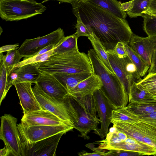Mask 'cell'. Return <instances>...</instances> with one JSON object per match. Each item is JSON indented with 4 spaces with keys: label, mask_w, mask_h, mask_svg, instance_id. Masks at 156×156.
Listing matches in <instances>:
<instances>
[{
    "label": "cell",
    "mask_w": 156,
    "mask_h": 156,
    "mask_svg": "<svg viewBox=\"0 0 156 156\" xmlns=\"http://www.w3.org/2000/svg\"><path fill=\"white\" fill-rule=\"evenodd\" d=\"M73 12L100 40L107 50L119 42L129 44L133 32L127 21L86 0H74Z\"/></svg>",
    "instance_id": "6da1fadb"
},
{
    "label": "cell",
    "mask_w": 156,
    "mask_h": 156,
    "mask_svg": "<svg viewBox=\"0 0 156 156\" xmlns=\"http://www.w3.org/2000/svg\"><path fill=\"white\" fill-rule=\"evenodd\" d=\"M62 102L73 124L74 128L80 132L79 136L85 139H89L88 134L91 131L98 129L100 122L96 115L93 94L78 98L69 93Z\"/></svg>",
    "instance_id": "7a4b0ae2"
},
{
    "label": "cell",
    "mask_w": 156,
    "mask_h": 156,
    "mask_svg": "<svg viewBox=\"0 0 156 156\" xmlns=\"http://www.w3.org/2000/svg\"><path fill=\"white\" fill-rule=\"evenodd\" d=\"M41 71L55 73L93 74L88 55L79 51L52 55L46 60L36 63Z\"/></svg>",
    "instance_id": "3957f363"
},
{
    "label": "cell",
    "mask_w": 156,
    "mask_h": 156,
    "mask_svg": "<svg viewBox=\"0 0 156 156\" xmlns=\"http://www.w3.org/2000/svg\"><path fill=\"white\" fill-rule=\"evenodd\" d=\"M87 55L93 69V74L98 75L103 83L100 89L114 109L126 106L129 102L128 94L115 74L110 73L100 60L94 49Z\"/></svg>",
    "instance_id": "277c9868"
},
{
    "label": "cell",
    "mask_w": 156,
    "mask_h": 156,
    "mask_svg": "<svg viewBox=\"0 0 156 156\" xmlns=\"http://www.w3.org/2000/svg\"><path fill=\"white\" fill-rule=\"evenodd\" d=\"M46 9L35 0H0V16L6 21L26 19L42 14Z\"/></svg>",
    "instance_id": "5b68a950"
},
{
    "label": "cell",
    "mask_w": 156,
    "mask_h": 156,
    "mask_svg": "<svg viewBox=\"0 0 156 156\" xmlns=\"http://www.w3.org/2000/svg\"><path fill=\"white\" fill-rule=\"evenodd\" d=\"M0 139L4 142L8 156H22V151L17 119L10 114H5L1 117Z\"/></svg>",
    "instance_id": "8992f818"
},
{
    "label": "cell",
    "mask_w": 156,
    "mask_h": 156,
    "mask_svg": "<svg viewBox=\"0 0 156 156\" xmlns=\"http://www.w3.org/2000/svg\"><path fill=\"white\" fill-rule=\"evenodd\" d=\"M65 133H60L35 142L30 143L19 133L22 156H55L59 141Z\"/></svg>",
    "instance_id": "52a82bcc"
},
{
    "label": "cell",
    "mask_w": 156,
    "mask_h": 156,
    "mask_svg": "<svg viewBox=\"0 0 156 156\" xmlns=\"http://www.w3.org/2000/svg\"><path fill=\"white\" fill-rule=\"evenodd\" d=\"M65 37L63 30L58 28L56 30L41 37L26 39L18 50L22 57L33 56L40 51L52 45H56L61 42Z\"/></svg>",
    "instance_id": "ba28073f"
},
{
    "label": "cell",
    "mask_w": 156,
    "mask_h": 156,
    "mask_svg": "<svg viewBox=\"0 0 156 156\" xmlns=\"http://www.w3.org/2000/svg\"><path fill=\"white\" fill-rule=\"evenodd\" d=\"M19 133L29 142L33 143L60 133H65L74 127L67 125H39L26 126L17 125Z\"/></svg>",
    "instance_id": "9c48e42d"
},
{
    "label": "cell",
    "mask_w": 156,
    "mask_h": 156,
    "mask_svg": "<svg viewBox=\"0 0 156 156\" xmlns=\"http://www.w3.org/2000/svg\"><path fill=\"white\" fill-rule=\"evenodd\" d=\"M93 94L101 123L100 128L94 131L103 138L108 133V127L111 123L112 111L114 109L101 89L96 90Z\"/></svg>",
    "instance_id": "30bf717a"
},
{
    "label": "cell",
    "mask_w": 156,
    "mask_h": 156,
    "mask_svg": "<svg viewBox=\"0 0 156 156\" xmlns=\"http://www.w3.org/2000/svg\"><path fill=\"white\" fill-rule=\"evenodd\" d=\"M97 142L100 144L97 148L100 150L128 151L138 152L144 155L156 156V148L130 137H128L125 141L116 143H109L105 140Z\"/></svg>",
    "instance_id": "8fae6325"
},
{
    "label": "cell",
    "mask_w": 156,
    "mask_h": 156,
    "mask_svg": "<svg viewBox=\"0 0 156 156\" xmlns=\"http://www.w3.org/2000/svg\"><path fill=\"white\" fill-rule=\"evenodd\" d=\"M32 89L41 109L49 111L74 127L73 124L67 114L62 101L59 102L49 96L37 83H35Z\"/></svg>",
    "instance_id": "7c38bea8"
},
{
    "label": "cell",
    "mask_w": 156,
    "mask_h": 156,
    "mask_svg": "<svg viewBox=\"0 0 156 156\" xmlns=\"http://www.w3.org/2000/svg\"><path fill=\"white\" fill-rule=\"evenodd\" d=\"M36 83L46 94L59 102L69 93L53 74L47 72L41 71Z\"/></svg>",
    "instance_id": "4fadbf2b"
},
{
    "label": "cell",
    "mask_w": 156,
    "mask_h": 156,
    "mask_svg": "<svg viewBox=\"0 0 156 156\" xmlns=\"http://www.w3.org/2000/svg\"><path fill=\"white\" fill-rule=\"evenodd\" d=\"M21 123L23 125L26 126L39 125H67L73 127L51 112L42 109L24 114L21 119Z\"/></svg>",
    "instance_id": "5bb4252c"
},
{
    "label": "cell",
    "mask_w": 156,
    "mask_h": 156,
    "mask_svg": "<svg viewBox=\"0 0 156 156\" xmlns=\"http://www.w3.org/2000/svg\"><path fill=\"white\" fill-rule=\"evenodd\" d=\"M41 72L36 64L25 65L13 70L8 76L6 92L16 83L25 82L36 83Z\"/></svg>",
    "instance_id": "9a60e30c"
},
{
    "label": "cell",
    "mask_w": 156,
    "mask_h": 156,
    "mask_svg": "<svg viewBox=\"0 0 156 156\" xmlns=\"http://www.w3.org/2000/svg\"><path fill=\"white\" fill-rule=\"evenodd\" d=\"M32 83L28 82L15 84V86L24 114L41 109L33 90Z\"/></svg>",
    "instance_id": "2e32d148"
},
{
    "label": "cell",
    "mask_w": 156,
    "mask_h": 156,
    "mask_svg": "<svg viewBox=\"0 0 156 156\" xmlns=\"http://www.w3.org/2000/svg\"><path fill=\"white\" fill-rule=\"evenodd\" d=\"M129 45L150 66L153 54L156 50V38L149 36L142 37L133 34Z\"/></svg>",
    "instance_id": "e0dca14e"
},
{
    "label": "cell",
    "mask_w": 156,
    "mask_h": 156,
    "mask_svg": "<svg viewBox=\"0 0 156 156\" xmlns=\"http://www.w3.org/2000/svg\"><path fill=\"white\" fill-rule=\"evenodd\" d=\"M103 83L99 76L93 74L82 81L69 92V94L78 98L93 94L96 90L100 89Z\"/></svg>",
    "instance_id": "ac0fdd59"
},
{
    "label": "cell",
    "mask_w": 156,
    "mask_h": 156,
    "mask_svg": "<svg viewBox=\"0 0 156 156\" xmlns=\"http://www.w3.org/2000/svg\"><path fill=\"white\" fill-rule=\"evenodd\" d=\"M106 51L110 65L128 95L133 81L126 71L122 59L113 53L111 50Z\"/></svg>",
    "instance_id": "d6986e66"
},
{
    "label": "cell",
    "mask_w": 156,
    "mask_h": 156,
    "mask_svg": "<svg viewBox=\"0 0 156 156\" xmlns=\"http://www.w3.org/2000/svg\"><path fill=\"white\" fill-rule=\"evenodd\" d=\"M92 74L89 73H55L53 75L68 92Z\"/></svg>",
    "instance_id": "ffe728a7"
},
{
    "label": "cell",
    "mask_w": 156,
    "mask_h": 156,
    "mask_svg": "<svg viewBox=\"0 0 156 156\" xmlns=\"http://www.w3.org/2000/svg\"><path fill=\"white\" fill-rule=\"evenodd\" d=\"M102 8L116 16L126 19V13L120 7L121 3L117 0H86Z\"/></svg>",
    "instance_id": "44dd1931"
},
{
    "label": "cell",
    "mask_w": 156,
    "mask_h": 156,
    "mask_svg": "<svg viewBox=\"0 0 156 156\" xmlns=\"http://www.w3.org/2000/svg\"><path fill=\"white\" fill-rule=\"evenodd\" d=\"M88 38L95 53L107 70L111 73L115 74L109 63L106 50L99 39L93 34L88 37Z\"/></svg>",
    "instance_id": "7402d4cb"
},
{
    "label": "cell",
    "mask_w": 156,
    "mask_h": 156,
    "mask_svg": "<svg viewBox=\"0 0 156 156\" xmlns=\"http://www.w3.org/2000/svg\"><path fill=\"white\" fill-rule=\"evenodd\" d=\"M126 108L138 115L156 113V101L132 102Z\"/></svg>",
    "instance_id": "603a6c76"
},
{
    "label": "cell",
    "mask_w": 156,
    "mask_h": 156,
    "mask_svg": "<svg viewBox=\"0 0 156 156\" xmlns=\"http://www.w3.org/2000/svg\"><path fill=\"white\" fill-rule=\"evenodd\" d=\"M136 82H133L128 94L129 103L132 102H143L154 100L153 95L138 87Z\"/></svg>",
    "instance_id": "cb8c5ba5"
},
{
    "label": "cell",
    "mask_w": 156,
    "mask_h": 156,
    "mask_svg": "<svg viewBox=\"0 0 156 156\" xmlns=\"http://www.w3.org/2000/svg\"><path fill=\"white\" fill-rule=\"evenodd\" d=\"M124 44L128 55L136 66L140 76L141 77L144 76L148 72L150 66L145 62L129 44Z\"/></svg>",
    "instance_id": "d4e9b609"
},
{
    "label": "cell",
    "mask_w": 156,
    "mask_h": 156,
    "mask_svg": "<svg viewBox=\"0 0 156 156\" xmlns=\"http://www.w3.org/2000/svg\"><path fill=\"white\" fill-rule=\"evenodd\" d=\"M77 39L74 34L65 37L62 42L53 49V54L79 51Z\"/></svg>",
    "instance_id": "484cf974"
},
{
    "label": "cell",
    "mask_w": 156,
    "mask_h": 156,
    "mask_svg": "<svg viewBox=\"0 0 156 156\" xmlns=\"http://www.w3.org/2000/svg\"><path fill=\"white\" fill-rule=\"evenodd\" d=\"M111 119L132 123L138 121V115L125 107L113 109Z\"/></svg>",
    "instance_id": "4316f807"
},
{
    "label": "cell",
    "mask_w": 156,
    "mask_h": 156,
    "mask_svg": "<svg viewBox=\"0 0 156 156\" xmlns=\"http://www.w3.org/2000/svg\"><path fill=\"white\" fill-rule=\"evenodd\" d=\"M0 105L5 98L7 93L6 91L8 77L5 62V55L0 53Z\"/></svg>",
    "instance_id": "83f0119b"
},
{
    "label": "cell",
    "mask_w": 156,
    "mask_h": 156,
    "mask_svg": "<svg viewBox=\"0 0 156 156\" xmlns=\"http://www.w3.org/2000/svg\"><path fill=\"white\" fill-rule=\"evenodd\" d=\"M133 2V8L126 12L130 18L142 16L148 10L150 0H131Z\"/></svg>",
    "instance_id": "f1b7e54d"
},
{
    "label": "cell",
    "mask_w": 156,
    "mask_h": 156,
    "mask_svg": "<svg viewBox=\"0 0 156 156\" xmlns=\"http://www.w3.org/2000/svg\"><path fill=\"white\" fill-rule=\"evenodd\" d=\"M142 17L144 30L148 36L156 38V14H145Z\"/></svg>",
    "instance_id": "f546056e"
},
{
    "label": "cell",
    "mask_w": 156,
    "mask_h": 156,
    "mask_svg": "<svg viewBox=\"0 0 156 156\" xmlns=\"http://www.w3.org/2000/svg\"><path fill=\"white\" fill-rule=\"evenodd\" d=\"M22 58L18 52V49L7 51L5 55V62L8 76L13 70L15 66L20 62Z\"/></svg>",
    "instance_id": "4dcf8cb0"
},
{
    "label": "cell",
    "mask_w": 156,
    "mask_h": 156,
    "mask_svg": "<svg viewBox=\"0 0 156 156\" xmlns=\"http://www.w3.org/2000/svg\"><path fill=\"white\" fill-rule=\"evenodd\" d=\"M53 49L43 54H37L33 56L24 58L22 61L15 66L13 70L25 65L34 64L44 62L53 54Z\"/></svg>",
    "instance_id": "1f68e13d"
},
{
    "label": "cell",
    "mask_w": 156,
    "mask_h": 156,
    "mask_svg": "<svg viewBox=\"0 0 156 156\" xmlns=\"http://www.w3.org/2000/svg\"><path fill=\"white\" fill-rule=\"evenodd\" d=\"M126 71L131 78L133 82H137L141 79L136 68L128 56L121 58Z\"/></svg>",
    "instance_id": "d6a6232c"
},
{
    "label": "cell",
    "mask_w": 156,
    "mask_h": 156,
    "mask_svg": "<svg viewBox=\"0 0 156 156\" xmlns=\"http://www.w3.org/2000/svg\"><path fill=\"white\" fill-rule=\"evenodd\" d=\"M136 85L142 88L156 85V73L148 74L144 78L137 82Z\"/></svg>",
    "instance_id": "836d02e7"
},
{
    "label": "cell",
    "mask_w": 156,
    "mask_h": 156,
    "mask_svg": "<svg viewBox=\"0 0 156 156\" xmlns=\"http://www.w3.org/2000/svg\"><path fill=\"white\" fill-rule=\"evenodd\" d=\"M76 32L74 34L77 38L80 36H90L92 34L85 25L81 21L77 20L76 25Z\"/></svg>",
    "instance_id": "e575fe53"
},
{
    "label": "cell",
    "mask_w": 156,
    "mask_h": 156,
    "mask_svg": "<svg viewBox=\"0 0 156 156\" xmlns=\"http://www.w3.org/2000/svg\"><path fill=\"white\" fill-rule=\"evenodd\" d=\"M108 156H140L144 155L141 153L133 151L122 150H110Z\"/></svg>",
    "instance_id": "d590c367"
},
{
    "label": "cell",
    "mask_w": 156,
    "mask_h": 156,
    "mask_svg": "<svg viewBox=\"0 0 156 156\" xmlns=\"http://www.w3.org/2000/svg\"><path fill=\"white\" fill-rule=\"evenodd\" d=\"M138 116V120L150 124L156 128V113Z\"/></svg>",
    "instance_id": "8d00e7d4"
},
{
    "label": "cell",
    "mask_w": 156,
    "mask_h": 156,
    "mask_svg": "<svg viewBox=\"0 0 156 156\" xmlns=\"http://www.w3.org/2000/svg\"><path fill=\"white\" fill-rule=\"evenodd\" d=\"M111 50L120 58H124L128 56L124 44L122 42H118L114 49Z\"/></svg>",
    "instance_id": "74e56055"
},
{
    "label": "cell",
    "mask_w": 156,
    "mask_h": 156,
    "mask_svg": "<svg viewBox=\"0 0 156 156\" xmlns=\"http://www.w3.org/2000/svg\"><path fill=\"white\" fill-rule=\"evenodd\" d=\"M80 156H108V153L101 151V150H96L94 152L88 153L85 151H82L78 153Z\"/></svg>",
    "instance_id": "f35d334b"
},
{
    "label": "cell",
    "mask_w": 156,
    "mask_h": 156,
    "mask_svg": "<svg viewBox=\"0 0 156 156\" xmlns=\"http://www.w3.org/2000/svg\"><path fill=\"white\" fill-rule=\"evenodd\" d=\"M148 74H152L156 73V50L153 54L151 65L148 71Z\"/></svg>",
    "instance_id": "ab89813d"
},
{
    "label": "cell",
    "mask_w": 156,
    "mask_h": 156,
    "mask_svg": "<svg viewBox=\"0 0 156 156\" xmlns=\"http://www.w3.org/2000/svg\"><path fill=\"white\" fill-rule=\"evenodd\" d=\"M133 2L130 0L129 2L123 3H121L120 7L121 9L125 12H128L133 7Z\"/></svg>",
    "instance_id": "60d3db41"
},
{
    "label": "cell",
    "mask_w": 156,
    "mask_h": 156,
    "mask_svg": "<svg viewBox=\"0 0 156 156\" xmlns=\"http://www.w3.org/2000/svg\"><path fill=\"white\" fill-rule=\"evenodd\" d=\"M19 44H18L3 46L0 48V53L7 51L19 48Z\"/></svg>",
    "instance_id": "b9f144b4"
},
{
    "label": "cell",
    "mask_w": 156,
    "mask_h": 156,
    "mask_svg": "<svg viewBox=\"0 0 156 156\" xmlns=\"http://www.w3.org/2000/svg\"><path fill=\"white\" fill-rule=\"evenodd\" d=\"M145 14H156V0H150L149 9Z\"/></svg>",
    "instance_id": "7bdbcfd3"
},
{
    "label": "cell",
    "mask_w": 156,
    "mask_h": 156,
    "mask_svg": "<svg viewBox=\"0 0 156 156\" xmlns=\"http://www.w3.org/2000/svg\"><path fill=\"white\" fill-rule=\"evenodd\" d=\"M141 87L142 89L144 90L147 92H149L153 95H156V85L152 86L144 87L143 88L141 87Z\"/></svg>",
    "instance_id": "ee69618b"
},
{
    "label": "cell",
    "mask_w": 156,
    "mask_h": 156,
    "mask_svg": "<svg viewBox=\"0 0 156 156\" xmlns=\"http://www.w3.org/2000/svg\"><path fill=\"white\" fill-rule=\"evenodd\" d=\"M50 0H55L59 1L63 3H69L71 4L74 1V0H44L42 2V3H43L47 2L48 1H50Z\"/></svg>",
    "instance_id": "f6af8a7d"
},
{
    "label": "cell",
    "mask_w": 156,
    "mask_h": 156,
    "mask_svg": "<svg viewBox=\"0 0 156 156\" xmlns=\"http://www.w3.org/2000/svg\"><path fill=\"white\" fill-rule=\"evenodd\" d=\"M0 156H8L7 151L5 147L0 150Z\"/></svg>",
    "instance_id": "bcb514c9"
},
{
    "label": "cell",
    "mask_w": 156,
    "mask_h": 156,
    "mask_svg": "<svg viewBox=\"0 0 156 156\" xmlns=\"http://www.w3.org/2000/svg\"><path fill=\"white\" fill-rule=\"evenodd\" d=\"M153 98L156 101V95H153Z\"/></svg>",
    "instance_id": "7dc6e473"
}]
</instances>
